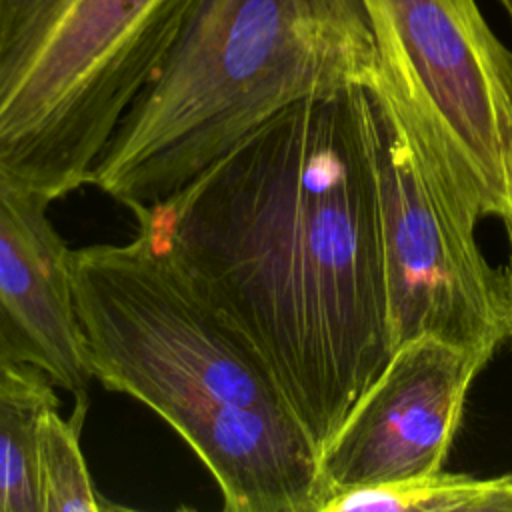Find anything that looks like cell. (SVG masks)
Segmentation results:
<instances>
[{
	"instance_id": "obj_1",
	"label": "cell",
	"mask_w": 512,
	"mask_h": 512,
	"mask_svg": "<svg viewBox=\"0 0 512 512\" xmlns=\"http://www.w3.org/2000/svg\"><path fill=\"white\" fill-rule=\"evenodd\" d=\"M132 214L258 348L322 452L394 352L372 88L280 110Z\"/></svg>"
},
{
	"instance_id": "obj_2",
	"label": "cell",
	"mask_w": 512,
	"mask_h": 512,
	"mask_svg": "<svg viewBox=\"0 0 512 512\" xmlns=\"http://www.w3.org/2000/svg\"><path fill=\"white\" fill-rule=\"evenodd\" d=\"M90 370L154 410L216 480L228 512H322L320 450L248 336L144 226L72 250Z\"/></svg>"
},
{
	"instance_id": "obj_3",
	"label": "cell",
	"mask_w": 512,
	"mask_h": 512,
	"mask_svg": "<svg viewBox=\"0 0 512 512\" xmlns=\"http://www.w3.org/2000/svg\"><path fill=\"white\" fill-rule=\"evenodd\" d=\"M376 80L364 0H196L90 184L162 202L280 110Z\"/></svg>"
},
{
	"instance_id": "obj_4",
	"label": "cell",
	"mask_w": 512,
	"mask_h": 512,
	"mask_svg": "<svg viewBox=\"0 0 512 512\" xmlns=\"http://www.w3.org/2000/svg\"><path fill=\"white\" fill-rule=\"evenodd\" d=\"M196 0H0V174L48 202L90 184Z\"/></svg>"
},
{
	"instance_id": "obj_5",
	"label": "cell",
	"mask_w": 512,
	"mask_h": 512,
	"mask_svg": "<svg viewBox=\"0 0 512 512\" xmlns=\"http://www.w3.org/2000/svg\"><path fill=\"white\" fill-rule=\"evenodd\" d=\"M370 88L392 350L434 336L492 358L506 320L498 268L476 240L482 214L414 120L378 84Z\"/></svg>"
},
{
	"instance_id": "obj_6",
	"label": "cell",
	"mask_w": 512,
	"mask_h": 512,
	"mask_svg": "<svg viewBox=\"0 0 512 512\" xmlns=\"http://www.w3.org/2000/svg\"><path fill=\"white\" fill-rule=\"evenodd\" d=\"M376 84L482 216L512 214V50L476 0H364Z\"/></svg>"
},
{
	"instance_id": "obj_7",
	"label": "cell",
	"mask_w": 512,
	"mask_h": 512,
	"mask_svg": "<svg viewBox=\"0 0 512 512\" xmlns=\"http://www.w3.org/2000/svg\"><path fill=\"white\" fill-rule=\"evenodd\" d=\"M488 360L434 336L394 348L320 452L324 504L342 490L442 470L468 390Z\"/></svg>"
},
{
	"instance_id": "obj_8",
	"label": "cell",
	"mask_w": 512,
	"mask_h": 512,
	"mask_svg": "<svg viewBox=\"0 0 512 512\" xmlns=\"http://www.w3.org/2000/svg\"><path fill=\"white\" fill-rule=\"evenodd\" d=\"M48 202L0 174V368L34 366L88 396L94 378L72 288V250Z\"/></svg>"
},
{
	"instance_id": "obj_9",
	"label": "cell",
	"mask_w": 512,
	"mask_h": 512,
	"mask_svg": "<svg viewBox=\"0 0 512 512\" xmlns=\"http://www.w3.org/2000/svg\"><path fill=\"white\" fill-rule=\"evenodd\" d=\"M52 406L60 402L46 372L0 368V512H40L36 428Z\"/></svg>"
},
{
	"instance_id": "obj_10",
	"label": "cell",
	"mask_w": 512,
	"mask_h": 512,
	"mask_svg": "<svg viewBox=\"0 0 512 512\" xmlns=\"http://www.w3.org/2000/svg\"><path fill=\"white\" fill-rule=\"evenodd\" d=\"M512 512L508 478H474L436 470L406 480L332 494L322 512Z\"/></svg>"
},
{
	"instance_id": "obj_11",
	"label": "cell",
	"mask_w": 512,
	"mask_h": 512,
	"mask_svg": "<svg viewBox=\"0 0 512 512\" xmlns=\"http://www.w3.org/2000/svg\"><path fill=\"white\" fill-rule=\"evenodd\" d=\"M60 406L42 412L36 428V474L40 512H106L118 504L104 500L92 482L80 450V432L88 412V396H76L70 418Z\"/></svg>"
},
{
	"instance_id": "obj_12",
	"label": "cell",
	"mask_w": 512,
	"mask_h": 512,
	"mask_svg": "<svg viewBox=\"0 0 512 512\" xmlns=\"http://www.w3.org/2000/svg\"><path fill=\"white\" fill-rule=\"evenodd\" d=\"M504 236H506V260L498 268V284L506 320V342L512 344V214L502 218Z\"/></svg>"
},
{
	"instance_id": "obj_13",
	"label": "cell",
	"mask_w": 512,
	"mask_h": 512,
	"mask_svg": "<svg viewBox=\"0 0 512 512\" xmlns=\"http://www.w3.org/2000/svg\"><path fill=\"white\" fill-rule=\"evenodd\" d=\"M498 2H500L502 10H504V14H506V18H508V22L512 26V0H498Z\"/></svg>"
},
{
	"instance_id": "obj_14",
	"label": "cell",
	"mask_w": 512,
	"mask_h": 512,
	"mask_svg": "<svg viewBox=\"0 0 512 512\" xmlns=\"http://www.w3.org/2000/svg\"><path fill=\"white\" fill-rule=\"evenodd\" d=\"M508 478V488H510V492H512V476H506Z\"/></svg>"
}]
</instances>
